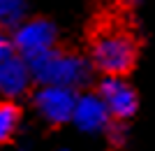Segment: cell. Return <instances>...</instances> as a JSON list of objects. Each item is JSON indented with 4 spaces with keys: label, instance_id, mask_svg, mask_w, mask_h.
<instances>
[{
    "label": "cell",
    "instance_id": "6da1fadb",
    "mask_svg": "<svg viewBox=\"0 0 155 151\" xmlns=\"http://www.w3.org/2000/svg\"><path fill=\"white\" fill-rule=\"evenodd\" d=\"M137 56V39L123 26H100L91 37L88 63L102 77H125L132 72Z\"/></svg>",
    "mask_w": 155,
    "mask_h": 151
},
{
    "label": "cell",
    "instance_id": "52a82bcc",
    "mask_svg": "<svg viewBox=\"0 0 155 151\" xmlns=\"http://www.w3.org/2000/svg\"><path fill=\"white\" fill-rule=\"evenodd\" d=\"M30 84H32V77L23 58L12 53V56L0 60V100H12L14 102L16 98L26 95Z\"/></svg>",
    "mask_w": 155,
    "mask_h": 151
},
{
    "label": "cell",
    "instance_id": "7a4b0ae2",
    "mask_svg": "<svg viewBox=\"0 0 155 151\" xmlns=\"http://www.w3.org/2000/svg\"><path fill=\"white\" fill-rule=\"evenodd\" d=\"M26 65L30 70L32 81H37L39 86H65V88L79 91L93 77L88 58L74 51H60L58 46L28 60Z\"/></svg>",
    "mask_w": 155,
    "mask_h": 151
},
{
    "label": "cell",
    "instance_id": "30bf717a",
    "mask_svg": "<svg viewBox=\"0 0 155 151\" xmlns=\"http://www.w3.org/2000/svg\"><path fill=\"white\" fill-rule=\"evenodd\" d=\"M104 135H107V142H109L111 146H123L125 139H127V128H125V123H120V121H111V123L107 125Z\"/></svg>",
    "mask_w": 155,
    "mask_h": 151
},
{
    "label": "cell",
    "instance_id": "277c9868",
    "mask_svg": "<svg viewBox=\"0 0 155 151\" xmlns=\"http://www.w3.org/2000/svg\"><path fill=\"white\" fill-rule=\"evenodd\" d=\"M95 93L107 107L111 121L127 123L139 109V95L125 77H102Z\"/></svg>",
    "mask_w": 155,
    "mask_h": 151
},
{
    "label": "cell",
    "instance_id": "5b68a950",
    "mask_svg": "<svg viewBox=\"0 0 155 151\" xmlns=\"http://www.w3.org/2000/svg\"><path fill=\"white\" fill-rule=\"evenodd\" d=\"M77 95H79L77 91L65 88V86H37V91L32 95V102H35V109L46 123L63 125L72 121Z\"/></svg>",
    "mask_w": 155,
    "mask_h": 151
},
{
    "label": "cell",
    "instance_id": "ba28073f",
    "mask_svg": "<svg viewBox=\"0 0 155 151\" xmlns=\"http://www.w3.org/2000/svg\"><path fill=\"white\" fill-rule=\"evenodd\" d=\"M21 125V109L12 100H0V144H5L16 135Z\"/></svg>",
    "mask_w": 155,
    "mask_h": 151
},
{
    "label": "cell",
    "instance_id": "8fae6325",
    "mask_svg": "<svg viewBox=\"0 0 155 151\" xmlns=\"http://www.w3.org/2000/svg\"><path fill=\"white\" fill-rule=\"evenodd\" d=\"M14 49H12V39H9V35L5 33V30H0V60L7 58V56H12Z\"/></svg>",
    "mask_w": 155,
    "mask_h": 151
},
{
    "label": "cell",
    "instance_id": "9c48e42d",
    "mask_svg": "<svg viewBox=\"0 0 155 151\" xmlns=\"http://www.w3.org/2000/svg\"><path fill=\"white\" fill-rule=\"evenodd\" d=\"M28 14L26 0H0V30L16 28Z\"/></svg>",
    "mask_w": 155,
    "mask_h": 151
},
{
    "label": "cell",
    "instance_id": "8992f818",
    "mask_svg": "<svg viewBox=\"0 0 155 151\" xmlns=\"http://www.w3.org/2000/svg\"><path fill=\"white\" fill-rule=\"evenodd\" d=\"M72 123L86 135H100L111 123V116L97 93H79L72 112Z\"/></svg>",
    "mask_w": 155,
    "mask_h": 151
},
{
    "label": "cell",
    "instance_id": "7c38bea8",
    "mask_svg": "<svg viewBox=\"0 0 155 151\" xmlns=\"http://www.w3.org/2000/svg\"><path fill=\"white\" fill-rule=\"evenodd\" d=\"M58 151H70V149H58Z\"/></svg>",
    "mask_w": 155,
    "mask_h": 151
},
{
    "label": "cell",
    "instance_id": "3957f363",
    "mask_svg": "<svg viewBox=\"0 0 155 151\" xmlns=\"http://www.w3.org/2000/svg\"><path fill=\"white\" fill-rule=\"evenodd\" d=\"M9 39L14 53L28 63L58 46V30L49 19H23Z\"/></svg>",
    "mask_w": 155,
    "mask_h": 151
}]
</instances>
